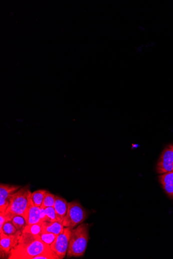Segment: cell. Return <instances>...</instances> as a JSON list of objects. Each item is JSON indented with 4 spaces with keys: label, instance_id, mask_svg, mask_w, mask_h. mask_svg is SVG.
<instances>
[{
    "label": "cell",
    "instance_id": "18",
    "mask_svg": "<svg viewBox=\"0 0 173 259\" xmlns=\"http://www.w3.org/2000/svg\"><path fill=\"white\" fill-rule=\"evenodd\" d=\"M42 222L27 225L23 231L29 232L36 236H39L42 233Z\"/></svg>",
    "mask_w": 173,
    "mask_h": 259
},
{
    "label": "cell",
    "instance_id": "14",
    "mask_svg": "<svg viewBox=\"0 0 173 259\" xmlns=\"http://www.w3.org/2000/svg\"><path fill=\"white\" fill-rule=\"evenodd\" d=\"M23 232L19 231L11 221L6 222L3 225L2 229H0V234L3 233L8 236L21 234Z\"/></svg>",
    "mask_w": 173,
    "mask_h": 259
},
{
    "label": "cell",
    "instance_id": "4",
    "mask_svg": "<svg viewBox=\"0 0 173 259\" xmlns=\"http://www.w3.org/2000/svg\"><path fill=\"white\" fill-rule=\"evenodd\" d=\"M51 248L50 246L44 243L39 237L28 246L14 249L9 259H33L34 257Z\"/></svg>",
    "mask_w": 173,
    "mask_h": 259
},
{
    "label": "cell",
    "instance_id": "2",
    "mask_svg": "<svg viewBox=\"0 0 173 259\" xmlns=\"http://www.w3.org/2000/svg\"><path fill=\"white\" fill-rule=\"evenodd\" d=\"M31 192L30 184L22 187L14 193L10 198V204L6 210V215L11 221L14 215L24 216L26 210L31 199Z\"/></svg>",
    "mask_w": 173,
    "mask_h": 259
},
{
    "label": "cell",
    "instance_id": "6",
    "mask_svg": "<svg viewBox=\"0 0 173 259\" xmlns=\"http://www.w3.org/2000/svg\"><path fill=\"white\" fill-rule=\"evenodd\" d=\"M156 170L160 174L173 171V144L168 145L163 150L157 162Z\"/></svg>",
    "mask_w": 173,
    "mask_h": 259
},
{
    "label": "cell",
    "instance_id": "3",
    "mask_svg": "<svg viewBox=\"0 0 173 259\" xmlns=\"http://www.w3.org/2000/svg\"><path fill=\"white\" fill-rule=\"evenodd\" d=\"M89 212L78 201L69 203L67 214L62 224L71 229L83 223L88 217Z\"/></svg>",
    "mask_w": 173,
    "mask_h": 259
},
{
    "label": "cell",
    "instance_id": "21",
    "mask_svg": "<svg viewBox=\"0 0 173 259\" xmlns=\"http://www.w3.org/2000/svg\"><path fill=\"white\" fill-rule=\"evenodd\" d=\"M33 259H54V257L50 248L36 256Z\"/></svg>",
    "mask_w": 173,
    "mask_h": 259
},
{
    "label": "cell",
    "instance_id": "13",
    "mask_svg": "<svg viewBox=\"0 0 173 259\" xmlns=\"http://www.w3.org/2000/svg\"><path fill=\"white\" fill-rule=\"evenodd\" d=\"M41 217L42 222L45 221L50 222L58 221L54 207L41 208Z\"/></svg>",
    "mask_w": 173,
    "mask_h": 259
},
{
    "label": "cell",
    "instance_id": "12",
    "mask_svg": "<svg viewBox=\"0 0 173 259\" xmlns=\"http://www.w3.org/2000/svg\"><path fill=\"white\" fill-rule=\"evenodd\" d=\"M39 236H36L29 232L23 231L20 236L19 243L17 246L14 249L25 248L31 243H33V242L39 238Z\"/></svg>",
    "mask_w": 173,
    "mask_h": 259
},
{
    "label": "cell",
    "instance_id": "10",
    "mask_svg": "<svg viewBox=\"0 0 173 259\" xmlns=\"http://www.w3.org/2000/svg\"><path fill=\"white\" fill-rule=\"evenodd\" d=\"M69 203L61 197L56 196V201L54 207L56 216L58 221L62 223L67 214Z\"/></svg>",
    "mask_w": 173,
    "mask_h": 259
},
{
    "label": "cell",
    "instance_id": "23",
    "mask_svg": "<svg viewBox=\"0 0 173 259\" xmlns=\"http://www.w3.org/2000/svg\"><path fill=\"white\" fill-rule=\"evenodd\" d=\"M144 45L143 44L138 46L136 48V52L139 54L142 52L143 51V50L144 49Z\"/></svg>",
    "mask_w": 173,
    "mask_h": 259
},
{
    "label": "cell",
    "instance_id": "11",
    "mask_svg": "<svg viewBox=\"0 0 173 259\" xmlns=\"http://www.w3.org/2000/svg\"><path fill=\"white\" fill-rule=\"evenodd\" d=\"M65 228L62 223L58 221L54 222L45 221L42 224V232L52 233L57 235L64 232Z\"/></svg>",
    "mask_w": 173,
    "mask_h": 259
},
{
    "label": "cell",
    "instance_id": "5",
    "mask_svg": "<svg viewBox=\"0 0 173 259\" xmlns=\"http://www.w3.org/2000/svg\"><path fill=\"white\" fill-rule=\"evenodd\" d=\"M71 233V229L65 228L50 246L54 259L64 258L67 254Z\"/></svg>",
    "mask_w": 173,
    "mask_h": 259
},
{
    "label": "cell",
    "instance_id": "9",
    "mask_svg": "<svg viewBox=\"0 0 173 259\" xmlns=\"http://www.w3.org/2000/svg\"><path fill=\"white\" fill-rule=\"evenodd\" d=\"M24 217L27 225L43 222L41 217V208L36 206L31 198L26 210Z\"/></svg>",
    "mask_w": 173,
    "mask_h": 259
},
{
    "label": "cell",
    "instance_id": "22",
    "mask_svg": "<svg viewBox=\"0 0 173 259\" xmlns=\"http://www.w3.org/2000/svg\"><path fill=\"white\" fill-rule=\"evenodd\" d=\"M8 221L10 220L6 215V212H0V229H2L4 224Z\"/></svg>",
    "mask_w": 173,
    "mask_h": 259
},
{
    "label": "cell",
    "instance_id": "19",
    "mask_svg": "<svg viewBox=\"0 0 173 259\" xmlns=\"http://www.w3.org/2000/svg\"><path fill=\"white\" fill-rule=\"evenodd\" d=\"M158 180L162 186L173 185V171L161 174Z\"/></svg>",
    "mask_w": 173,
    "mask_h": 259
},
{
    "label": "cell",
    "instance_id": "15",
    "mask_svg": "<svg viewBox=\"0 0 173 259\" xmlns=\"http://www.w3.org/2000/svg\"><path fill=\"white\" fill-rule=\"evenodd\" d=\"M47 191L45 189H39L31 194V200L36 206L41 207Z\"/></svg>",
    "mask_w": 173,
    "mask_h": 259
},
{
    "label": "cell",
    "instance_id": "24",
    "mask_svg": "<svg viewBox=\"0 0 173 259\" xmlns=\"http://www.w3.org/2000/svg\"><path fill=\"white\" fill-rule=\"evenodd\" d=\"M138 28L141 31H144L145 30L144 27H143V26H140L138 27Z\"/></svg>",
    "mask_w": 173,
    "mask_h": 259
},
{
    "label": "cell",
    "instance_id": "1",
    "mask_svg": "<svg viewBox=\"0 0 173 259\" xmlns=\"http://www.w3.org/2000/svg\"><path fill=\"white\" fill-rule=\"evenodd\" d=\"M90 225L83 223L72 229L67 252V257L83 256L86 250L90 237Z\"/></svg>",
    "mask_w": 173,
    "mask_h": 259
},
{
    "label": "cell",
    "instance_id": "7",
    "mask_svg": "<svg viewBox=\"0 0 173 259\" xmlns=\"http://www.w3.org/2000/svg\"><path fill=\"white\" fill-rule=\"evenodd\" d=\"M21 234L8 236L3 233L0 234V253L2 258H9L13 250L17 246Z\"/></svg>",
    "mask_w": 173,
    "mask_h": 259
},
{
    "label": "cell",
    "instance_id": "8",
    "mask_svg": "<svg viewBox=\"0 0 173 259\" xmlns=\"http://www.w3.org/2000/svg\"><path fill=\"white\" fill-rule=\"evenodd\" d=\"M21 187L19 185L3 183L0 184V212H6L11 197Z\"/></svg>",
    "mask_w": 173,
    "mask_h": 259
},
{
    "label": "cell",
    "instance_id": "20",
    "mask_svg": "<svg viewBox=\"0 0 173 259\" xmlns=\"http://www.w3.org/2000/svg\"><path fill=\"white\" fill-rule=\"evenodd\" d=\"M57 236L52 233L42 232L39 237L45 244L51 246Z\"/></svg>",
    "mask_w": 173,
    "mask_h": 259
},
{
    "label": "cell",
    "instance_id": "16",
    "mask_svg": "<svg viewBox=\"0 0 173 259\" xmlns=\"http://www.w3.org/2000/svg\"><path fill=\"white\" fill-rule=\"evenodd\" d=\"M15 228L18 230L23 232L27 226V222L24 216L21 215H14L11 220Z\"/></svg>",
    "mask_w": 173,
    "mask_h": 259
},
{
    "label": "cell",
    "instance_id": "17",
    "mask_svg": "<svg viewBox=\"0 0 173 259\" xmlns=\"http://www.w3.org/2000/svg\"><path fill=\"white\" fill-rule=\"evenodd\" d=\"M56 201V196L47 191L41 206V208H46L49 207H54Z\"/></svg>",
    "mask_w": 173,
    "mask_h": 259
}]
</instances>
